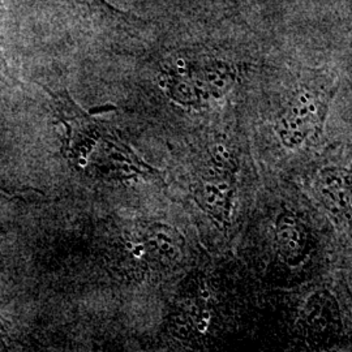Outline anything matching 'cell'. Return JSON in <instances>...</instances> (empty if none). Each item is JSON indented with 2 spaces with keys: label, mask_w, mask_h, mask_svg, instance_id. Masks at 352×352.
Returning <instances> with one entry per match:
<instances>
[{
  "label": "cell",
  "mask_w": 352,
  "mask_h": 352,
  "mask_svg": "<svg viewBox=\"0 0 352 352\" xmlns=\"http://www.w3.org/2000/svg\"><path fill=\"white\" fill-rule=\"evenodd\" d=\"M311 235L307 225L291 212L279 214L276 222V243L282 261L298 266L305 260L309 251Z\"/></svg>",
  "instance_id": "cell-1"
},
{
  "label": "cell",
  "mask_w": 352,
  "mask_h": 352,
  "mask_svg": "<svg viewBox=\"0 0 352 352\" xmlns=\"http://www.w3.org/2000/svg\"><path fill=\"white\" fill-rule=\"evenodd\" d=\"M68 6L78 10V13L85 19L97 21L102 25H133V16L116 8L107 0H65Z\"/></svg>",
  "instance_id": "cell-2"
},
{
  "label": "cell",
  "mask_w": 352,
  "mask_h": 352,
  "mask_svg": "<svg viewBox=\"0 0 352 352\" xmlns=\"http://www.w3.org/2000/svg\"><path fill=\"white\" fill-rule=\"evenodd\" d=\"M276 132L283 146L291 151H298L309 138L312 128L285 109L278 116Z\"/></svg>",
  "instance_id": "cell-3"
},
{
  "label": "cell",
  "mask_w": 352,
  "mask_h": 352,
  "mask_svg": "<svg viewBox=\"0 0 352 352\" xmlns=\"http://www.w3.org/2000/svg\"><path fill=\"white\" fill-rule=\"evenodd\" d=\"M161 251L170 254V256H174L176 250L173 247L171 243H167V241H161Z\"/></svg>",
  "instance_id": "cell-4"
},
{
  "label": "cell",
  "mask_w": 352,
  "mask_h": 352,
  "mask_svg": "<svg viewBox=\"0 0 352 352\" xmlns=\"http://www.w3.org/2000/svg\"><path fill=\"white\" fill-rule=\"evenodd\" d=\"M133 256L135 257H141L142 254H144V245H141V244H138V245H135V248H133Z\"/></svg>",
  "instance_id": "cell-5"
},
{
  "label": "cell",
  "mask_w": 352,
  "mask_h": 352,
  "mask_svg": "<svg viewBox=\"0 0 352 352\" xmlns=\"http://www.w3.org/2000/svg\"><path fill=\"white\" fill-rule=\"evenodd\" d=\"M155 238H157V240H158L160 243H161V241H167V243H171V244H173V240H171V238H170V236H167V235L164 234V232H158Z\"/></svg>",
  "instance_id": "cell-6"
},
{
  "label": "cell",
  "mask_w": 352,
  "mask_h": 352,
  "mask_svg": "<svg viewBox=\"0 0 352 352\" xmlns=\"http://www.w3.org/2000/svg\"><path fill=\"white\" fill-rule=\"evenodd\" d=\"M120 168H122L124 173H126V174H131V164H122V167H120Z\"/></svg>",
  "instance_id": "cell-7"
},
{
  "label": "cell",
  "mask_w": 352,
  "mask_h": 352,
  "mask_svg": "<svg viewBox=\"0 0 352 352\" xmlns=\"http://www.w3.org/2000/svg\"><path fill=\"white\" fill-rule=\"evenodd\" d=\"M78 162H80V166H81V167H85V166L88 164L87 158H84V157H82V158H80V161H78Z\"/></svg>",
  "instance_id": "cell-8"
},
{
  "label": "cell",
  "mask_w": 352,
  "mask_h": 352,
  "mask_svg": "<svg viewBox=\"0 0 352 352\" xmlns=\"http://www.w3.org/2000/svg\"><path fill=\"white\" fill-rule=\"evenodd\" d=\"M126 247L128 251H133V248H135V244H132V243H129V241H128V243L126 244Z\"/></svg>",
  "instance_id": "cell-9"
},
{
  "label": "cell",
  "mask_w": 352,
  "mask_h": 352,
  "mask_svg": "<svg viewBox=\"0 0 352 352\" xmlns=\"http://www.w3.org/2000/svg\"><path fill=\"white\" fill-rule=\"evenodd\" d=\"M199 329H200V331H205V330H206V322H201V324L199 325Z\"/></svg>",
  "instance_id": "cell-10"
}]
</instances>
